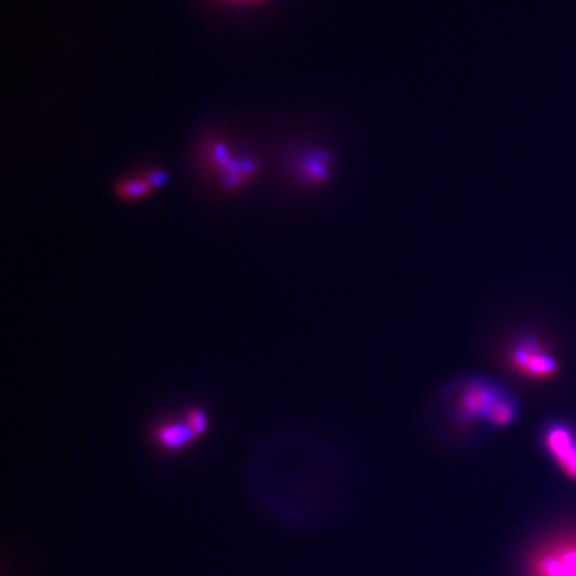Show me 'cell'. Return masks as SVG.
<instances>
[{
    "instance_id": "cell-3",
    "label": "cell",
    "mask_w": 576,
    "mask_h": 576,
    "mask_svg": "<svg viewBox=\"0 0 576 576\" xmlns=\"http://www.w3.org/2000/svg\"><path fill=\"white\" fill-rule=\"evenodd\" d=\"M543 445L562 475L576 480V433L570 424L551 422L543 431Z\"/></svg>"
},
{
    "instance_id": "cell-11",
    "label": "cell",
    "mask_w": 576,
    "mask_h": 576,
    "mask_svg": "<svg viewBox=\"0 0 576 576\" xmlns=\"http://www.w3.org/2000/svg\"><path fill=\"white\" fill-rule=\"evenodd\" d=\"M232 2H250V3H254V2H261V0H232Z\"/></svg>"
},
{
    "instance_id": "cell-5",
    "label": "cell",
    "mask_w": 576,
    "mask_h": 576,
    "mask_svg": "<svg viewBox=\"0 0 576 576\" xmlns=\"http://www.w3.org/2000/svg\"><path fill=\"white\" fill-rule=\"evenodd\" d=\"M334 157L327 151H311L300 159L298 175L307 185H323L332 175Z\"/></svg>"
},
{
    "instance_id": "cell-1",
    "label": "cell",
    "mask_w": 576,
    "mask_h": 576,
    "mask_svg": "<svg viewBox=\"0 0 576 576\" xmlns=\"http://www.w3.org/2000/svg\"><path fill=\"white\" fill-rule=\"evenodd\" d=\"M503 392V388L489 378H463L448 390L452 413L463 423L487 422L490 409Z\"/></svg>"
},
{
    "instance_id": "cell-7",
    "label": "cell",
    "mask_w": 576,
    "mask_h": 576,
    "mask_svg": "<svg viewBox=\"0 0 576 576\" xmlns=\"http://www.w3.org/2000/svg\"><path fill=\"white\" fill-rule=\"evenodd\" d=\"M518 413V401H515L514 395L504 391L503 394L495 401L492 409H490L489 416H487V423L495 427L509 426V424L514 422Z\"/></svg>"
},
{
    "instance_id": "cell-6",
    "label": "cell",
    "mask_w": 576,
    "mask_h": 576,
    "mask_svg": "<svg viewBox=\"0 0 576 576\" xmlns=\"http://www.w3.org/2000/svg\"><path fill=\"white\" fill-rule=\"evenodd\" d=\"M194 436H197L196 431L187 422L165 424L157 433L159 442L170 450H180L189 444Z\"/></svg>"
},
{
    "instance_id": "cell-4",
    "label": "cell",
    "mask_w": 576,
    "mask_h": 576,
    "mask_svg": "<svg viewBox=\"0 0 576 576\" xmlns=\"http://www.w3.org/2000/svg\"><path fill=\"white\" fill-rule=\"evenodd\" d=\"M512 360L514 366L525 373L526 377L539 378V380H546L557 373V360L553 356L543 351L539 339L535 337H521L512 346Z\"/></svg>"
},
{
    "instance_id": "cell-8",
    "label": "cell",
    "mask_w": 576,
    "mask_h": 576,
    "mask_svg": "<svg viewBox=\"0 0 576 576\" xmlns=\"http://www.w3.org/2000/svg\"><path fill=\"white\" fill-rule=\"evenodd\" d=\"M116 191H118V196L126 200L144 199V197L153 193V189L144 183L143 178L119 183Z\"/></svg>"
},
{
    "instance_id": "cell-10",
    "label": "cell",
    "mask_w": 576,
    "mask_h": 576,
    "mask_svg": "<svg viewBox=\"0 0 576 576\" xmlns=\"http://www.w3.org/2000/svg\"><path fill=\"white\" fill-rule=\"evenodd\" d=\"M186 422L189 423V426L193 427L194 431H196L197 436L207 430V416H205V413L200 409L191 410Z\"/></svg>"
},
{
    "instance_id": "cell-9",
    "label": "cell",
    "mask_w": 576,
    "mask_h": 576,
    "mask_svg": "<svg viewBox=\"0 0 576 576\" xmlns=\"http://www.w3.org/2000/svg\"><path fill=\"white\" fill-rule=\"evenodd\" d=\"M144 183L151 187V189H157V187L164 186L169 182V173L162 169H154L151 172L144 173Z\"/></svg>"
},
{
    "instance_id": "cell-2",
    "label": "cell",
    "mask_w": 576,
    "mask_h": 576,
    "mask_svg": "<svg viewBox=\"0 0 576 576\" xmlns=\"http://www.w3.org/2000/svg\"><path fill=\"white\" fill-rule=\"evenodd\" d=\"M530 576H576V535L543 544L529 568Z\"/></svg>"
}]
</instances>
